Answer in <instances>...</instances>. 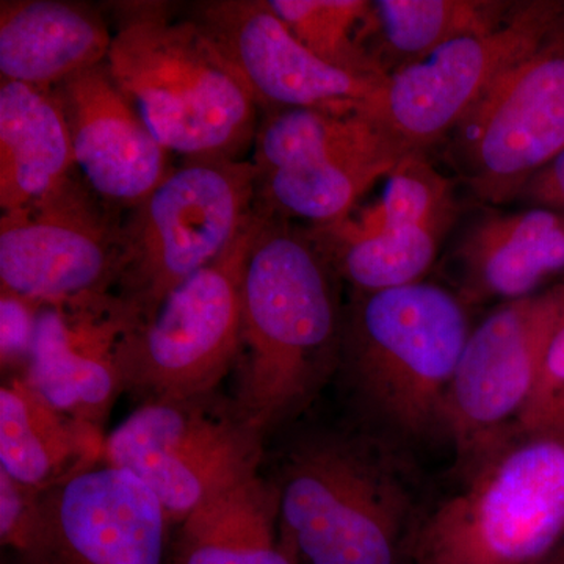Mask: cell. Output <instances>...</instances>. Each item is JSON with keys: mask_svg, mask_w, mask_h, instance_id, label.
Returning a JSON list of instances; mask_svg holds the SVG:
<instances>
[{"mask_svg": "<svg viewBox=\"0 0 564 564\" xmlns=\"http://www.w3.org/2000/svg\"><path fill=\"white\" fill-rule=\"evenodd\" d=\"M336 281L310 229L258 206L242 282L237 413L259 433L299 414L340 364Z\"/></svg>", "mask_w": 564, "mask_h": 564, "instance_id": "obj_1", "label": "cell"}, {"mask_svg": "<svg viewBox=\"0 0 564 564\" xmlns=\"http://www.w3.org/2000/svg\"><path fill=\"white\" fill-rule=\"evenodd\" d=\"M106 66L166 151L240 161L252 150L254 96L202 25L169 3H117Z\"/></svg>", "mask_w": 564, "mask_h": 564, "instance_id": "obj_2", "label": "cell"}, {"mask_svg": "<svg viewBox=\"0 0 564 564\" xmlns=\"http://www.w3.org/2000/svg\"><path fill=\"white\" fill-rule=\"evenodd\" d=\"M280 525L300 564H402L415 502L383 447L359 437H315L289 456Z\"/></svg>", "mask_w": 564, "mask_h": 564, "instance_id": "obj_3", "label": "cell"}, {"mask_svg": "<svg viewBox=\"0 0 564 564\" xmlns=\"http://www.w3.org/2000/svg\"><path fill=\"white\" fill-rule=\"evenodd\" d=\"M470 332L466 300L432 282L355 292L340 364L375 415L399 433L423 436L443 429Z\"/></svg>", "mask_w": 564, "mask_h": 564, "instance_id": "obj_4", "label": "cell"}, {"mask_svg": "<svg viewBox=\"0 0 564 564\" xmlns=\"http://www.w3.org/2000/svg\"><path fill=\"white\" fill-rule=\"evenodd\" d=\"M419 527L417 564H541L564 538V433H516Z\"/></svg>", "mask_w": 564, "mask_h": 564, "instance_id": "obj_5", "label": "cell"}, {"mask_svg": "<svg viewBox=\"0 0 564 564\" xmlns=\"http://www.w3.org/2000/svg\"><path fill=\"white\" fill-rule=\"evenodd\" d=\"M258 174L251 159L184 161L122 220L117 295L140 323L251 225Z\"/></svg>", "mask_w": 564, "mask_h": 564, "instance_id": "obj_6", "label": "cell"}, {"mask_svg": "<svg viewBox=\"0 0 564 564\" xmlns=\"http://www.w3.org/2000/svg\"><path fill=\"white\" fill-rule=\"evenodd\" d=\"M258 207L247 231L217 261L193 274L150 321L122 340L124 389L147 402L204 399L239 359L242 282Z\"/></svg>", "mask_w": 564, "mask_h": 564, "instance_id": "obj_7", "label": "cell"}, {"mask_svg": "<svg viewBox=\"0 0 564 564\" xmlns=\"http://www.w3.org/2000/svg\"><path fill=\"white\" fill-rule=\"evenodd\" d=\"M447 140L475 198L518 199L564 151V25L497 77Z\"/></svg>", "mask_w": 564, "mask_h": 564, "instance_id": "obj_8", "label": "cell"}, {"mask_svg": "<svg viewBox=\"0 0 564 564\" xmlns=\"http://www.w3.org/2000/svg\"><path fill=\"white\" fill-rule=\"evenodd\" d=\"M564 311V280L505 303L469 334L444 408L443 429L464 477L516 434Z\"/></svg>", "mask_w": 564, "mask_h": 564, "instance_id": "obj_9", "label": "cell"}, {"mask_svg": "<svg viewBox=\"0 0 564 564\" xmlns=\"http://www.w3.org/2000/svg\"><path fill=\"white\" fill-rule=\"evenodd\" d=\"M206 399V397H204ZM204 399L147 402L104 444L107 464L155 494L172 522L258 474L262 433Z\"/></svg>", "mask_w": 564, "mask_h": 564, "instance_id": "obj_10", "label": "cell"}, {"mask_svg": "<svg viewBox=\"0 0 564 564\" xmlns=\"http://www.w3.org/2000/svg\"><path fill=\"white\" fill-rule=\"evenodd\" d=\"M563 25V0L518 3L494 31L452 41L389 76L361 111L408 154H423L454 132L497 77Z\"/></svg>", "mask_w": 564, "mask_h": 564, "instance_id": "obj_11", "label": "cell"}, {"mask_svg": "<svg viewBox=\"0 0 564 564\" xmlns=\"http://www.w3.org/2000/svg\"><path fill=\"white\" fill-rule=\"evenodd\" d=\"M456 214L454 184L425 155L413 154L386 177L372 204L310 231L352 291H384L422 281Z\"/></svg>", "mask_w": 564, "mask_h": 564, "instance_id": "obj_12", "label": "cell"}, {"mask_svg": "<svg viewBox=\"0 0 564 564\" xmlns=\"http://www.w3.org/2000/svg\"><path fill=\"white\" fill-rule=\"evenodd\" d=\"M74 174L51 195L0 218L2 291L39 304L111 292L122 220Z\"/></svg>", "mask_w": 564, "mask_h": 564, "instance_id": "obj_13", "label": "cell"}, {"mask_svg": "<svg viewBox=\"0 0 564 564\" xmlns=\"http://www.w3.org/2000/svg\"><path fill=\"white\" fill-rule=\"evenodd\" d=\"M172 519L135 475L85 467L41 491V530L21 564H166Z\"/></svg>", "mask_w": 564, "mask_h": 564, "instance_id": "obj_14", "label": "cell"}, {"mask_svg": "<svg viewBox=\"0 0 564 564\" xmlns=\"http://www.w3.org/2000/svg\"><path fill=\"white\" fill-rule=\"evenodd\" d=\"M191 18L242 77L262 113L361 111L384 85L323 62L292 35L269 0L199 2Z\"/></svg>", "mask_w": 564, "mask_h": 564, "instance_id": "obj_15", "label": "cell"}, {"mask_svg": "<svg viewBox=\"0 0 564 564\" xmlns=\"http://www.w3.org/2000/svg\"><path fill=\"white\" fill-rule=\"evenodd\" d=\"M139 323L115 292L40 304L22 377L55 410L96 426L124 389L120 348Z\"/></svg>", "mask_w": 564, "mask_h": 564, "instance_id": "obj_16", "label": "cell"}, {"mask_svg": "<svg viewBox=\"0 0 564 564\" xmlns=\"http://www.w3.org/2000/svg\"><path fill=\"white\" fill-rule=\"evenodd\" d=\"M84 181L113 209L131 210L173 169L165 148L111 79L106 63L54 88Z\"/></svg>", "mask_w": 564, "mask_h": 564, "instance_id": "obj_17", "label": "cell"}, {"mask_svg": "<svg viewBox=\"0 0 564 564\" xmlns=\"http://www.w3.org/2000/svg\"><path fill=\"white\" fill-rule=\"evenodd\" d=\"M466 303L527 299L564 276V212H494L474 223L458 252Z\"/></svg>", "mask_w": 564, "mask_h": 564, "instance_id": "obj_18", "label": "cell"}, {"mask_svg": "<svg viewBox=\"0 0 564 564\" xmlns=\"http://www.w3.org/2000/svg\"><path fill=\"white\" fill-rule=\"evenodd\" d=\"M406 158L362 111L288 109L263 111L251 162L256 173L300 169L388 177Z\"/></svg>", "mask_w": 564, "mask_h": 564, "instance_id": "obj_19", "label": "cell"}, {"mask_svg": "<svg viewBox=\"0 0 564 564\" xmlns=\"http://www.w3.org/2000/svg\"><path fill=\"white\" fill-rule=\"evenodd\" d=\"M113 32L101 11L68 0L0 2V76L40 88L104 65Z\"/></svg>", "mask_w": 564, "mask_h": 564, "instance_id": "obj_20", "label": "cell"}, {"mask_svg": "<svg viewBox=\"0 0 564 564\" xmlns=\"http://www.w3.org/2000/svg\"><path fill=\"white\" fill-rule=\"evenodd\" d=\"M73 141L54 88L0 84V209H22L76 172Z\"/></svg>", "mask_w": 564, "mask_h": 564, "instance_id": "obj_21", "label": "cell"}, {"mask_svg": "<svg viewBox=\"0 0 564 564\" xmlns=\"http://www.w3.org/2000/svg\"><path fill=\"white\" fill-rule=\"evenodd\" d=\"M172 564H300L280 525V492L258 474L182 522Z\"/></svg>", "mask_w": 564, "mask_h": 564, "instance_id": "obj_22", "label": "cell"}, {"mask_svg": "<svg viewBox=\"0 0 564 564\" xmlns=\"http://www.w3.org/2000/svg\"><path fill=\"white\" fill-rule=\"evenodd\" d=\"M104 445L96 426L74 421L47 403L24 377L0 389V469L18 484L46 489L91 466Z\"/></svg>", "mask_w": 564, "mask_h": 564, "instance_id": "obj_23", "label": "cell"}, {"mask_svg": "<svg viewBox=\"0 0 564 564\" xmlns=\"http://www.w3.org/2000/svg\"><path fill=\"white\" fill-rule=\"evenodd\" d=\"M516 6L484 0H377L370 2L364 40L389 77L452 41L494 31Z\"/></svg>", "mask_w": 564, "mask_h": 564, "instance_id": "obj_24", "label": "cell"}, {"mask_svg": "<svg viewBox=\"0 0 564 564\" xmlns=\"http://www.w3.org/2000/svg\"><path fill=\"white\" fill-rule=\"evenodd\" d=\"M269 3L292 35L323 62L369 79L388 80L364 40L370 2L269 0Z\"/></svg>", "mask_w": 564, "mask_h": 564, "instance_id": "obj_25", "label": "cell"}, {"mask_svg": "<svg viewBox=\"0 0 564 564\" xmlns=\"http://www.w3.org/2000/svg\"><path fill=\"white\" fill-rule=\"evenodd\" d=\"M41 491L18 484L0 469V543L13 552L14 564L24 563L39 543Z\"/></svg>", "mask_w": 564, "mask_h": 564, "instance_id": "obj_26", "label": "cell"}, {"mask_svg": "<svg viewBox=\"0 0 564 564\" xmlns=\"http://www.w3.org/2000/svg\"><path fill=\"white\" fill-rule=\"evenodd\" d=\"M40 304L2 291L0 296V359L6 367L28 366Z\"/></svg>", "mask_w": 564, "mask_h": 564, "instance_id": "obj_27", "label": "cell"}, {"mask_svg": "<svg viewBox=\"0 0 564 564\" xmlns=\"http://www.w3.org/2000/svg\"><path fill=\"white\" fill-rule=\"evenodd\" d=\"M564 386V311L560 317L558 325H556L554 336H552L551 345H549L547 355L543 372H541L540 381H538L536 389H534L532 400L529 406L519 419L518 429L516 432L527 429L543 413L544 408L554 400L556 393L562 391Z\"/></svg>", "mask_w": 564, "mask_h": 564, "instance_id": "obj_28", "label": "cell"}, {"mask_svg": "<svg viewBox=\"0 0 564 564\" xmlns=\"http://www.w3.org/2000/svg\"><path fill=\"white\" fill-rule=\"evenodd\" d=\"M519 198L536 207L564 212V151L532 177Z\"/></svg>", "mask_w": 564, "mask_h": 564, "instance_id": "obj_29", "label": "cell"}, {"mask_svg": "<svg viewBox=\"0 0 564 564\" xmlns=\"http://www.w3.org/2000/svg\"><path fill=\"white\" fill-rule=\"evenodd\" d=\"M518 433H564V386L543 413Z\"/></svg>", "mask_w": 564, "mask_h": 564, "instance_id": "obj_30", "label": "cell"}, {"mask_svg": "<svg viewBox=\"0 0 564 564\" xmlns=\"http://www.w3.org/2000/svg\"><path fill=\"white\" fill-rule=\"evenodd\" d=\"M541 564H564V538Z\"/></svg>", "mask_w": 564, "mask_h": 564, "instance_id": "obj_31", "label": "cell"}]
</instances>
